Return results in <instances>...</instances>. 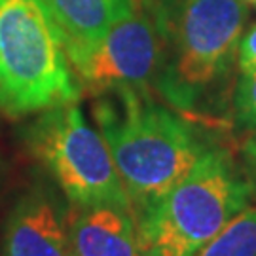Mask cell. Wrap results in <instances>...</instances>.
Listing matches in <instances>:
<instances>
[{
  "label": "cell",
  "instance_id": "1",
  "mask_svg": "<svg viewBox=\"0 0 256 256\" xmlns=\"http://www.w3.org/2000/svg\"><path fill=\"white\" fill-rule=\"evenodd\" d=\"M133 218L154 205L209 148L192 126L152 99L148 90H118L93 106Z\"/></svg>",
  "mask_w": 256,
  "mask_h": 256
},
{
  "label": "cell",
  "instance_id": "2",
  "mask_svg": "<svg viewBox=\"0 0 256 256\" xmlns=\"http://www.w3.org/2000/svg\"><path fill=\"white\" fill-rule=\"evenodd\" d=\"M162 36L154 90L173 110L196 114L216 97L238 61L247 4L239 0H142Z\"/></svg>",
  "mask_w": 256,
  "mask_h": 256
},
{
  "label": "cell",
  "instance_id": "3",
  "mask_svg": "<svg viewBox=\"0 0 256 256\" xmlns=\"http://www.w3.org/2000/svg\"><path fill=\"white\" fill-rule=\"evenodd\" d=\"M250 188L222 148H210L178 182L135 216L140 256H194L243 209Z\"/></svg>",
  "mask_w": 256,
  "mask_h": 256
},
{
  "label": "cell",
  "instance_id": "4",
  "mask_svg": "<svg viewBox=\"0 0 256 256\" xmlns=\"http://www.w3.org/2000/svg\"><path fill=\"white\" fill-rule=\"evenodd\" d=\"M78 97L63 34L46 0H0V108L28 116Z\"/></svg>",
  "mask_w": 256,
  "mask_h": 256
},
{
  "label": "cell",
  "instance_id": "5",
  "mask_svg": "<svg viewBox=\"0 0 256 256\" xmlns=\"http://www.w3.org/2000/svg\"><path fill=\"white\" fill-rule=\"evenodd\" d=\"M25 142L74 209L110 207L131 214L108 148L76 102L40 112Z\"/></svg>",
  "mask_w": 256,
  "mask_h": 256
},
{
  "label": "cell",
  "instance_id": "6",
  "mask_svg": "<svg viewBox=\"0 0 256 256\" xmlns=\"http://www.w3.org/2000/svg\"><path fill=\"white\" fill-rule=\"evenodd\" d=\"M162 36L142 0L84 48L68 50L80 90L104 95L118 90H150L162 66Z\"/></svg>",
  "mask_w": 256,
  "mask_h": 256
},
{
  "label": "cell",
  "instance_id": "7",
  "mask_svg": "<svg viewBox=\"0 0 256 256\" xmlns=\"http://www.w3.org/2000/svg\"><path fill=\"white\" fill-rule=\"evenodd\" d=\"M70 207L46 186H34L10 209L0 256H70Z\"/></svg>",
  "mask_w": 256,
  "mask_h": 256
},
{
  "label": "cell",
  "instance_id": "8",
  "mask_svg": "<svg viewBox=\"0 0 256 256\" xmlns=\"http://www.w3.org/2000/svg\"><path fill=\"white\" fill-rule=\"evenodd\" d=\"M70 256H140L133 216L120 209H70Z\"/></svg>",
  "mask_w": 256,
  "mask_h": 256
},
{
  "label": "cell",
  "instance_id": "9",
  "mask_svg": "<svg viewBox=\"0 0 256 256\" xmlns=\"http://www.w3.org/2000/svg\"><path fill=\"white\" fill-rule=\"evenodd\" d=\"M66 52L101 38L135 6V0H46Z\"/></svg>",
  "mask_w": 256,
  "mask_h": 256
},
{
  "label": "cell",
  "instance_id": "10",
  "mask_svg": "<svg viewBox=\"0 0 256 256\" xmlns=\"http://www.w3.org/2000/svg\"><path fill=\"white\" fill-rule=\"evenodd\" d=\"M194 256H256V207L241 210Z\"/></svg>",
  "mask_w": 256,
  "mask_h": 256
},
{
  "label": "cell",
  "instance_id": "11",
  "mask_svg": "<svg viewBox=\"0 0 256 256\" xmlns=\"http://www.w3.org/2000/svg\"><path fill=\"white\" fill-rule=\"evenodd\" d=\"M234 118L239 129H256V70L241 72L234 93Z\"/></svg>",
  "mask_w": 256,
  "mask_h": 256
},
{
  "label": "cell",
  "instance_id": "12",
  "mask_svg": "<svg viewBox=\"0 0 256 256\" xmlns=\"http://www.w3.org/2000/svg\"><path fill=\"white\" fill-rule=\"evenodd\" d=\"M241 162H243V174L247 178L250 196H256V129L248 131V137L243 140L241 146Z\"/></svg>",
  "mask_w": 256,
  "mask_h": 256
},
{
  "label": "cell",
  "instance_id": "13",
  "mask_svg": "<svg viewBox=\"0 0 256 256\" xmlns=\"http://www.w3.org/2000/svg\"><path fill=\"white\" fill-rule=\"evenodd\" d=\"M238 66L241 72L256 70V25H252L247 32H243L239 40Z\"/></svg>",
  "mask_w": 256,
  "mask_h": 256
},
{
  "label": "cell",
  "instance_id": "14",
  "mask_svg": "<svg viewBox=\"0 0 256 256\" xmlns=\"http://www.w3.org/2000/svg\"><path fill=\"white\" fill-rule=\"evenodd\" d=\"M239 2H243L247 6H256V0H239Z\"/></svg>",
  "mask_w": 256,
  "mask_h": 256
}]
</instances>
